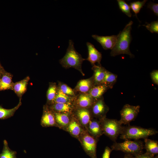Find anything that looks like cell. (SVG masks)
<instances>
[{"instance_id": "2e32d148", "label": "cell", "mask_w": 158, "mask_h": 158, "mask_svg": "<svg viewBox=\"0 0 158 158\" xmlns=\"http://www.w3.org/2000/svg\"><path fill=\"white\" fill-rule=\"evenodd\" d=\"M94 86L93 78L92 76L89 78L79 81L73 90L77 94L88 93Z\"/></svg>"}, {"instance_id": "cb8c5ba5", "label": "cell", "mask_w": 158, "mask_h": 158, "mask_svg": "<svg viewBox=\"0 0 158 158\" xmlns=\"http://www.w3.org/2000/svg\"><path fill=\"white\" fill-rule=\"evenodd\" d=\"M57 90L58 86L56 83H49V87L47 92V105H49L53 103Z\"/></svg>"}, {"instance_id": "74e56055", "label": "cell", "mask_w": 158, "mask_h": 158, "mask_svg": "<svg viewBox=\"0 0 158 158\" xmlns=\"http://www.w3.org/2000/svg\"><path fill=\"white\" fill-rule=\"evenodd\" d=\"M8 158H14L13 154L11 151L10 152Z\"/></svg>"}, {"instance_id": "6da1fadb", "label": "cell", "mask_w": 158, "mask_h": 158, "mask_svg": "<svg viewBox=\"0 0 158 158\" xmlns=\"http://www.w3.org/2000/svg\"><path fill=\"white\" fill-rule=\"evenodd\" d=\"M133 22L130 21L125 26L124 28L118 34L117 40L115 44L111 50L110 55L115 56L121 54H127L131 58L134 55L130 52V44L132 40L131 30Z\"/></svg>"}, {"instance_id": "7402d4cb", "label": "cell", "mask_w": 158, "mask_h": 158, "mask_svg": "<svg viewBox=\"0 0 158 158\" xmlns=\"http://www.w3.org/2000/svg\"><path fill=\"white\" fill-rule=\"evenodd\" d=\"M13 75L5 71L0 77V91L7 90H12L13 82Z\"/></svg>"}, {"instance_id": "44dd1931", "label": "cell", "mask_w": 158, "mask_h": 158, "mask_svg": "<svg viewBox=\"0 0 158 158\" xmlns=\"http://www.w3.org/2000/svg\"><path fill=\"white\" fill-rule=\"evenodd\" d=\"M92 69L93 71L92 76L94 85L102 83L105 76L106 69L101 65L92 66Z\"/></svg>"}, {"instance_id": "f1b7e54d", "label": "cell", "mask_w": 158, "mask_h": 158, "mask_svg": "<svg viewBox=\"0 0 158 158\" xmlns=\"http://www.w3.org/2000/svg\"><path fill=\"white\" fill-rule=\"evenodd\" d=\"M147 1V0H144L141 1H138L130 3V8L135 13L136 18H137V14L139 12Z\"/></svg>"}, {"instance_id": "83f0119b", "label": "cell", "mask_w": 158, "mask_h": 158, "mask_svg": "<svg viewBox=\"0 0 158 158\" xmlns=\"http://www.w3.org/2000/svg\"><path fill=\"white\" fill-rule=\"evenodd\" d=\"M58 87L63 93L72 97H75L77 94L75 92L73 89H72L66 84L59 82Z\"/></svg>"}, {"instance_id": "ffe728a7", "label": "cell", "mask_w": 158, "mask_h": 158, "mask_svg": "<svg viewBox=\"0 0 158 158\" xmlns=\"http://www.w3.org/2000/svg\"><path fill=\"white\" fill-rule=\"evenodd\" d=\"M110 87L103 84L94 85L90 90L88 93L95 101L103 97V95Z\"/></svg>"}, {"instance_id": "836d02e7", "label": "cell", "mask_w": 158, "mask_h": 158, "mask_svg": "<svg viewBox=\"0 0 158 158\" xmlns=\"http://www.w3.org/2000/svg\"><path fill=\"white\" fill-rule=\"evenodd\" d=\"M112 150L109 147H105L102 155V158H110V154Z\"/></svg>"}, {"instance_id": "f35d334b", "label": "cell", "mask_w": 158, "mask_h": 158, "mask_svg": "<svg viewBox=\"0 0 158 158\" xmlns=\"http://www.w3.org/2000/svg\"></svg>"}, {"instance_id": "5b68a950", "label": "cell", "mask_w": 158, "mask_h": 158, "mask_svg": "<svg viewBox=\"0 0 158 158\" xmlns=\"http://www.w3.org/2000/svg\"><path fill=\"white\" fill-rule=\"evenodd\" d=\"M100 121L103 134L111 140L116 142L120 134L123 127L122 125L116 119L106 117Z\"/></svg>"}, {"instance_id": "4dcf8cb0", "label": "cell", "mask_w": 158, "mask_h": 158, "mask_svg": "<svg viewBox=\"0 0 158 158\" xmlns=\"http://www.w3.org/2000/svg\"><path fill=\"white\" fill-rule=\"evenodd\" d=\"M143 26H145L151 32L158 33V20L152 22L150 23H147L146 25H143Z\"/></svg>"}, {"instance_id": "3957f363", "label": "cell", "mask_w": 158, "mask_h": 158, "mask_svg": "<svg viewBox=\"0 0 158 158\" xmlns=\"http://www.w3.org/2000/svg\"><path fill=\"white\" fill-rule=\"evenodd\" d=\"M157 133L158 131L154 128H145L129 125L126 126H123L120 134V138L125 140L145 139Z\"/></svg>"}, {"instance_id": "603a6c76", "label": "cell", "mask_w": 158, "mask_h": 158, "mask_svg": "<svg viewBox=\"0 0 158 158\" xmlns=\"http://www.w3.org/2000/svg\"><path fill=\"white\" fill-rule=\"evenodd\" d=\"M144 142L145 145H144V148L146 149V153L153 156L158 154V141L147 138L144 139Z\"/></svg>"}, {"instance_id": "ba28073f", "label": "cell", "mask_w": 158, "mask_h": 158, "mask_svg": "<svg viewBox=\"0 0 158 158\" xmlns=\"http://www.w3.org/2000/svg\"><path fill=\"white\" fill-rule=\"evenodd\" d=\"M90 109L92 117L100 120L106 117L109 108L102 97L96 101Z\"/></svg>"}, {"instance_id": "30bf717a", "label": "cell", "mask_w": 158, "mask_h": 158, "mask_svg": "<svg viewBox=\"0 0 158 158\" xmlns=\"http://www.w3.org/2000/svg\"><path fill=\"white\" fill-rule=\"evenodd\" d=\"M95 101L88 93H78L73 102L74 107L90 109Z\"/></svg>"}, {"instance_id": "4fadbf2b", "label": "cell", "mask_w": 158, "mask_h": 158, "mask_svg": "<svg viewBox=\"0 0 158 158\" xmlns=\"http://www.w3.org/2000/svg\"><path fill=\"white\" fill-rule=\"evenodd\" d=\"M88 49V56L85 59L89 61L93 66L97 63L99 65H101L100 62L102 58V55L95 47L94 46L89 42L86 43Z\"/></svg>"}, {"instance_id": "4316f807", "label": "cell", "mask_w": 158, "mask_h": 158, "mask_svg": "<svg viewBox=\"0 0 158 158\" xmlns=\"http://www.w3.org/2000/svg\"><path fill=\"white\" fill-rule=\"evenodd\" d=\"M117 78L116 75L106 70L104 77L101 84L106 85L111 89L116 82Z\"/></svg>"}, {"instance_id": "d590c367", "label": "cell", "mask_w": 158, "mask_h": 158, "mask_svg": "<svg viewBox=\"0 0 158 158\" xmlns=\"http://www.w3.org/2000/svg\"><path fill=\"white\" fill-rule=\"evenodd\" d=\"M5 71H6L5 70L3 67L1 66L0 63V76Z\"/></svg>"}, {"instance_id": "484cf974", "label": "cell", "mask_w": 158, "mask_h": 158, "mask_svg": "<svg viewBox=\"0 0 158 158\" xmlns=\"http://www.w3.org/2000/svg\"><path fill=\"white\" fill-rule=\"evenodd\" d=\"M75 97H71L66 95L58 87L57 94L53 103L73 102Z\"/></svg>"}, {"instance_id": "9a60e30c", "label": "cell", "mask_w": 158, "mask_h": 158, "mask_svg": "<svg viewBox=\"0 0 158 158\" xmlns=\"http://www.w3.org/2000/svg\"><path fill=\"white\" fill-rule=\"evenodd\" d=\"M84 129L78 121L71 114L70 121L66 131L68 132L72 136L78 140L80 135Z\"/></svg>"}, {"instance_id": "ac0fdd59", "label": "cell", "mask_w": 158, "mask_h": 158, "mask_svg": "<svg viewBox=\"0 0 158 158\" xmlns=\"http://www.w3.org/2000/svg\"><path fill=\"white\" fill-rule=\"evenodd\" d=\"M53 113L58 128L66 131V128L70 121L72 113Z\"/></svg>"}, {"instance_id": "8fae6325", "label": "cell", "mask_w": 158, "mask_h": 158, "mask_svg": "<svg viewBox=\"0 0 158 158\" xmlns=\"http://www.w3.org/2000/svg\"><path fill=\"white\" fill-rule=\"evenodd\" d=\"M41 124L44 127L51 126L58 127L53 112L49 108L46 104L43 106Z\"/></svg>"}, {"instance_id": "d6986e66", "label": "cell", "mask_w": 158, "mask_h": 158, "mask_svg": "<svg viewBox=\"0 0 158 158\" xmlns=\"http://www.w3.org/2000/svg\"><path fill=\"white\" fill-rule=\"evenodd\" d=\"M30 79V77L28 76L19 81L13 83L12 90L20 98H21L22 96L26 91Z\"/></svg>"}, {"instance_id": "52a82bcc", "label": "cell", "mask_w": 158, "mask_h": 158, "mask_svg": "<svg viewBox=\"0 0 158 158\" xmlns=\"http://www.w3.org/2000/svg\"><path fill=\"white\" fill-rule=\"evenodd\" d=\"M140 107L139 105L133 106L126 104L120 111L121 119L119 121L121 125L129 124L134 121L139 111Z\"/></svg>"}, {"instance_id": "e575fe53", "label": "cell", "mask_w": 158, "mask_h": 158, "mask_svg": "<svg viewBox=\"0 0 158 158\" xmlns=\"http://www.w3.org/2000/svg\"><path fill=\"white\" fill-rule=\"evenodd\" d=\"M135 157L136 158H158V155L156 157L153 156L146 152L141 154Z\"/></svg>"}, {"instance_id": "8992f818", "label": "cell", "mask_w": 158, "mask_h": 158, "mask_svg": "<svg viewBox=\"0 0 158 158\" xmlns=\"http://www.w3.org/2000/svg\"><path fill=\"white\" fill-rule=\"evenodd\" d=\"M98 140L85 129L80 135L78 140L85 152L91 158H97L96 148Z\"/></svg>"}, {"instance_id": "9c48e42d", "label": "cell", "mask_w": 158, "mask_h": 158, "mask_svg": "<svg viewBox=\"0 0 158 158\" xmlns=\"http://www.w3.org/2000/svg\"><path fill=\"white\" fill-rule=\"evenodd\" d=\"M71 114L84 129L87 130L88 123L93 118L90 109L74 107Z\"/></svg>"}, {"instance_id": "5bb4252c", "label": "cell", "mask_w": 158, "mask_h": 158, "mask_svg": "<svg viewBox=\"0 0 158 158\" xmlns=\"http://www.w3.org/2000/svg\"><path fill=\"white\" fill-rule=\"evenodd\" d=\"M87 130L92 136L97 139L104 134L100 120L93 118L88 123Z\"/></svg>"}, {"instance_id": "7a4b0ae2", "label": "cell", "mask_w": 158, "mask_h": 158, "mask_svg": "<svg viewBox=\"0 0 158 158\" xmlns=\"http://www.w3.org/2000/svg\"><path fill=\"white\" fill-rule=\"evenodd\" d=\"M85 59H83L81 55L75 49L74 44L72 40L69 41L68 46L64 56L59 60V63L62 66L66 69L72 68L79 71L84 76L82 65Z\"/></svg>"}, {"instance_id": "d4e9b609", "label": "cell", "mask_w": 158, "mask_h": 158, "mask_svg": "<svg viewBox=\"0 0 158 158\" xmlns=\"http://www.w3.org/2000/svg\"><path fill=\"white\" fill-rule=\"evenodd\" d=\"M21 99L20 98L18 104L11 109H6L0 106V119H5L13 116L22 104Z\"/></svg>"}, {"instance_id": "1f68e13d", "label": "cell", "mask_w": 158, "mask_h": 158, "mask_svg": "<svg viewBox=\"0 0 158 158\" xmlns=\"http://www.w3.org/2000/svg\"><path fill=\"white\" fill-rule=\"evenodd\" d=\"M147 7L152 10L157 16H158V4L150 1L148 4Z\"/></svg>"}, {"instance_id": "e0dca14e", "label": "cell", "mask_w": 158, "mask_h": 158, "mask_svg": "<svg viewBox=\"0 0 158 158\" xmlns=\"http://www.w3.org/2000/svg\"><path fill=\"white\" fill-rule=\"evenodd\" d=\"M48 106L49 108L53 112L61 113H72L74 108L73 102L54 103Z\"/></svg>"}, {"instance_id": "d6a6232c", "label": "cell", "mask_w": 158, "mask_h": 158, "mask_svg": "<svg viewBox=\"0 0 158 158\" xmlns=\"http://www.w3.org/2000/svg\"><path fill=\"white\" fill-rule=\"evenodd\" d=\"M150 77L154 84L158 85V70H154L150 73Z\"/></svg>"}, {"instance_id": "7c38bea8", "label": "cell", "mask_w": 158, "mask_h": 158, "mask_svg": "<svg viewBox=\"0 0 158 158\" xmlns=\"http://www.w3.org/2000/svg\"><path fill=\"white\" fill-rule=\"evenodd\" d=\"M92 36L100 44L104 49L111 50L116 43L118 35L109 36H99L95 35Z\"/></svg>"}, {"instance_id": "8d00e7d4", "label": "cell", "mask_w": 158, "mask_h": 158, "mask_svg": "<svg viewBox=\"0 0 158 158\" xmlns=\"http://www.w3.org/2000/svg\"><path fill=\"white\" fill-rule=\"evenodd\" d=\"M124 158H136V157L132 155L129 154H126Z\"/></svg>"}, {"instance_id": "f546056e", "label": "cell", "mask_w": 158, "mask_h": 158, "mask_svg": "<svg viewBox=\"0 0 158 158\" xmlns=\"http://www.w3.org/2000/svg\"><path fill=\"white\" fill-rule=\"evenodd\" d=\"M117 1L120 9L128 17H131L132 14L130 11V6L124 0H117Z\"/></svg>"}, {"instance_id": "277c9868", "label": "cell", "mask_w": 158, "mask_h": 158, "mask_svg": "<svg viewBox=\"0 0 158 158\" xmlns=\"http://www.w3.org/2000/svg\"><path fill=\"white\" fill-rule=\"evenodd\" d=\"M144 145L143 142L141 140H126L121 143L114 142L111 146V149L112 150L121 151L135 157L142 153Z\"/></svg>"}]
</instances>
